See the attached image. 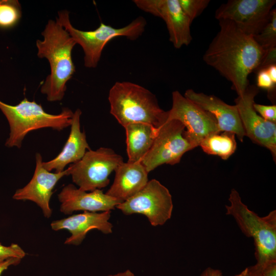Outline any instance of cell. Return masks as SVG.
Here are the masks:
<instances>
[{
  "instance_id": "6da1fadb",
  "label": "cell",
  "mask_w": 276,
  "mask_h": 276,
  "mask_svg": "<svg viewBox=\"0 0 276 276\" xmlns=\"http://www.w3.org/2000/svg\"><path fill=\"white\" fill-rule=\"evenodd\" d=\"M219 21L220 30L203 60L229 81L238 96H242L249 85L248 75L256 71L265 51L252 36L243 32L233 22Z\"/></svg>"
},
{
  "instance_id": "83f0119b",
  "label": "cell",
  "mask_w": 276,
  "mask_h": 276,
  "mask_svg": "<svg viewBox=\"0 0 276 276\" xmlns=\"http://www.w3.org/2000/svg\"><path fill=\"white\" fill-rule=\"evenodd\" d=\"M276 47L265 51L262 60L255 72L263 69H266L269 66L276 64Z\"/></svg>"
},
{
  "instance_id": "8fae6325",
  "label": "cell",
  "mask_w": 276,
  "mask_h": 276,
  "mask_svg": "<svg viewBox=\"0 0 276 276\" xmlns=\"http://www.w3.org/2000/svg\"><path fill=\"white\" fill-rule=\"evenodd\" d=\"M275 3V0H229L216 10L215 18L229 20L254 37L268 22Z\"/></svg>"
},
{
  "instance_id": "9c48e42d",
  "label": "cell",
  "mask_w": 276,
  "mask_h": 276,
  "mask_svg": "<svg viewBox=\"0 0 276 276\" xmlns=\"http://www.w3.org/2000/svg\"><path fill=\"white\" fill-rule=\"evenodd\" d=\"M193 149L186 137L185 126L172 120L158 128L151 148L141 162L149 173L162 165L179 163L183 155Z\"/></svg>"
},
{
  "instance_id": "9a60e30c",
  "label": "cell",
  "mask_w": 276,
  "mask_h": 276,
  "mask_svg": "<svg viewBox=\"0 0 276 276\" xmlns=\"http://www.w3.org/2000/svg\"><path fill=\"white\" fill-rule=\"evenodd\" d=\"M60 210L64 214L74 211H111L122 201L104 193L101 189L87 192L73 184L64 186L58 195Z\"/></svg>"
},
{
  "instance_id": "4dcf8cb0",
  "label": "cell",
  "mask_w": 276,
  "mask_h": 276,
  "mask_svg": "<svg viewBox=\"0 0 276 276\" xmlns=\"http://www.w3.org/2000/svg\"><path fill=\"white\" fill-rule=\"evenodd\" d=\"M199 276H222V274L219 269L208 267L201 272Z\"/></svg>"
},
{
  "instance_id": "f546056e",
  "label": "cell",
  "mask_w": 276,
  "mask_h": 276,
  "mask_svg": "<svg viewBox=\"0 0 276 276\" xmlns=\"http://www.w3.org/2000/svg\"><path fill=\"white\" fill-rule=\"evenodd\" d=\"M21 259L18 258H10L0 263V276L2 273L11 265H16L20 262Z\"/></svg>"
},
{
  "instance_id": "277c9868",
  "label": "cell",
  "mask_w": 276,
  "mask_h": 276,
  "mask_svg": "<svg viewBox=\"0 0 276 276\" xmlns=\"http://www.w3.org/2000/svg\"><path fill=\"white\" fill-rule=\"evenodd\" d=\"M110 112L123 127L136 123L159 128L167 120L168 111L162 109L155 96L139 84L117 82L109 91Z\"/></svg>"
},
{
  "instance_id": "836d02e7",
  "label": "cell",
  "mask_w": 276,
  "mask_h": 276,
  "mask_svg": "<svg viewBox=\"0 0 276 276\" xmlns=\"http://www.w3.org/2000/svg\"><path fill=\"white\" fill-rule=\"evenodd\" d=\"M234 276H251V275H250L248 273L246 268H245L241 273H239L238 274H236L235 275H234Z\"/></svg>"
},
{
  "instance_id": "30bf717a",
  "label": "cell",
  "mask_w": 276,
  "mask_h": 276,
  "mask_svg": "<svg viewBox=\"0 0 276 276\" xmlns=\"http://www.w3.org/2000/svg\"><path fill=\"white\" fill-rule=\"evenodd\" d=\"M172 105L168 111L167 121L176 120L185 127L186 135L194 148L207 136L220 132L214 116L182 95L178 91L172 94ZM166 121V122H167Z\"/></svg>"
},
{
  "instance_id": "d6a6232c",
  "label": "cell",
  "mask_w": 276,
  "mask_h": 276,
  "mask_svg": "<svg viewBox=\"0 0 276 276\" xmlns=\"http://www.w3.org/2000/svg\"><path fill=\"white\" fill-rule=\"evenodd\" d=\"M108 276H135L134 274L129 269L116 274H109Z\"/></svg>"
},
{
  "instance_id": "5b68a950",
  "label": "cell",
  "mask_w": 276,
  "mask_h": 276,
  "mask_svg": "<svg viewBox=\"0 0 276 276\" xmlns=\"http://www.w3.org/2000/svg\"><path fill=\"white\" fill-rule=\"evenodd\" d=\"M0 110L6 117L10 127L5 146L20 148L26 135L30 131L43 128L61 131L71 126L74 112L63 108L57 114L44 111L40 104L24 98L18 104L12 105L0 100Z\"/></svg>"
},
{
  "instance_id": "4fadbf2b",
  "label": "cell",
  "mask_w": 276,
  "mask_h": 276,
  "mask_svg": "<svg viewBox=\"0 0 276 276\" xmlns=\"http://www.w3.org/2000/svg\"><path fill=\"white\" fill-rule=\"evenodd\" d=\"M133 3L142 11L164 20L169 40L175 48L190 43L192 22L182 10L178 0H134Z\"/></svg>"
},
{
  "instance_id": "ac0fdd59",
  "label": "cell",
  "mask_w": 276,
  "mask_h": 276,
  "mask_svg": "<svg viewBox=\"0 0 276 276\" xmlns=\"http://www.w3.org/2000/svg\"><path fill=\"white\" fill-rule=\"evenodd\" d=\"M81 113L80 109H77L74 112L70 135L61 151L52 160L42 162L43 167L48 171L61 172L67 165L78 162L87 150L90 149L85 131L80 129Z\"/></svg>"
},
{
  "instance_id": "4316f807",
  "label": "cell",
  "mask_w": 276,
  "mask_h": 276,
  "mask_svg": "<svg viewBox=\"0 0 276 276\" xmlns=\"http://www.w3.org/2000/svg\"><path fill=\"white\" fill-rule=\"evenodd\" d=\"M275 84L272 81L266 69L261 70L257 72V85L258 87L270 91L275 88Z\"/></svg>"
},
{
  "instance_id": "d6986e66",
  "label": "cell",
  "mask_w": 276,
  "mask_h": 276,
  "mask_svg": "<svg viewBox=\"0 0 276 276\" xmlns=\"http://www.w3.org/2000/svg\"><path fill=\"white\" fill-rule=\"evenodd\" d=\"M114 172V181L105 193L122 202L139 192L149 181V173L141 162H123Z\"/></svg>"
},
{
  "instance_id": "7402d4cb",
  "label": "cell",
  "mask_w": 276,
  "mask_h": 276,
  "mask_svg": "<svg viewBox=\"0 0 276 276\" xmlns=\"http://www.w3.org/2000/svg\"><path fill=\"white\" fill-rule=\"evenodd\" d=\"M21 16V7L16 0L0 1V27L9 28L14 26Z\"/></svg>"
},
{
  "instance_id": "52a82bcc",
  "label": "cell",
  "mask_w": 276,
  "mask_h": 276,
  "mask_svg": "<svg viewBox=\"0 0 276 276\" xmlns=\"http://www.w3.org/2000/svg\"><path fill=\"white\" fill-rule=\"evenodd\" d=\"M123 162V157L110 148L90 149L68 167L69 175L80 189L91 192L107 186L109 176Z\"/></svg>"
},
{
  "instance_id": "f1b7e54d",
  "label": "cell",
  "mask_w": 276,
  "mask_h": 276,
  "mask_svg": "<svg viewBox=\"0 0 276 276\" xmlns=\"http://www.w3.org/2000/svg\"><path fill=\"white\" fill-rule=\"evenodd\" d=\"M249 274L251 276H276V263L268 265L256 273Z\"/></svg>"
},
{
  "instance_id": "1f68e13d",
  "label": "cell",
  "mask_w": 276,
  "mask_h": 276,
  "mask_svg": "<svg viewBox=\"0 0 276 276\" xmlns=\"http://www.w3.org/2000/svg\"><path fill=\"white\" fill-rule=\"evenodd\" d=\"M273 82L276 84V64H272L266 68Z\"/></svg>"
},
{
  "instance_id": "5bb4252c",
  "label": "cell",
  "mask_w": 276,
  "mask_h": 276,
  "mask_svg": "<svg viewBox=\"0 0 276 276\" xmlns=\"http://www.w3.org/2000/svg\"><path fill=\"white\" fill-rule=\"evenodd\" d=\"M36 166L32 179L24 187L16 191L13 198L18 200H30L39 206L44 216L49 218L52 210L50 201L53 189L63 176L69 175L68 169L61 172L52 173L44 168L42 158L39 153L35 154Z\"/></svg>"
},
{
  "instance_id": "ffe728a7",
  "label": "cell",
  "mask_w": 276,
  "mask_h": 276,
  "mask_svg": "<svg viewBox=\"0 0 276 276\" xmlns=\"http://www.w3.org/2000/svg\"><path fill=\"white\" fill-rule=\"evenodd\" d=\"M128 162H141L151 148L158 128L142 123L124 127Z\"/></svg>"
},
{
  "instance_id": "44dd1931",
  "label": "cell",
  "mask_w": 276,
  "mask_h": 276,
  "mask_svg": "<svg viewBox=\"0 0 276 276\" xmlns=\"http://www.w3.org/2000/svg\"><path fill=\"white\" fill-rule=\"evenodd\" d=\"M235 135L227 131L213 133L203 139L199 146L208 154L217 155L226 160L237 149Z\"/></svg>"
},
{
  "instance_id": "484cf974",
  "label": "cell",
  "mask_w": 276,
  "mask_h": 276,
  "mask_svg": "<svg viewBox=\"0 0 276 276\" xmlns=\"http://www.w3.org/2000/svg\"><path fill=\"white\" fill-rule=\"evenodd\" d=\"M253 107L255 111L266 121L276 122V106L264 105L254 103Z\"/></svg>"
},
{
  "instance_id": "e0dca14e",
  "label": "cell",
  "mask_w": 276,
  "mask_h": 276,
  "mask_svg": "<svg viewBox=\"0 0 276 276\" xmlns=\"http://www.w3.org/2000/svg\"><path fill=\"white\" fill-rule=\"evenodd\" d=\"M184 96L211 113L216 120L220 132H232L243 142L246 135L235 105H229L214 95L197 93L192 89L187 90Z\"/></svg>"
},
{
  "instance_id": "ba28073f",
  "label": "cell",
  "mask_w": 276,
  "mask_h": 276,
  "mask_svg": "<svg viewBox=\"0 0 276 276\" xmlns=\"http://www.w3.org/2000/svg\"><path fill=\"white\" fill-rule=\"evenodd\" d=\"M116 208L123 214L146 216L151 225H164L172 216L173 204L169 190L152 179L134 195L120 203Z\"/></svg>"
},
{
  "instance_id": "7a4b0ae2",
  "label": "cell",
  "mask_w": 276,
  "mask_h": 276,
  "mask_svg": "<svg viewBox=\"0 0 276 276\" xmlns=\"http://www.w3.org/2000/svg\"><path fill=\"white\" fill-rule=\"evenodd\" d=\"M41 34L43 40L36 42L37 56L48 59L51 72L40 90L46 95L48 101H61L66 89V84L75 72L72 52L76 43L58 21L51 19Z\"/></svg>"
},
{
  "instance_id": "cb8c5ba5",
  "label": "cell",
  "mask_w": 276,
  "mask_h": 276,
  "mask_svg": "<svg viewBox=\"0 0 276 276\" xmlns=\"http://www.w3.org/2000/svg\"><path fill=\"white\" fill-rule=\"evenodd\" d=\"M183 12L191 22L207 7L209 0H178Z\"/></svg>"
},
{
  "instance_id": "603a6c76",
  "label": "cell",
  "mask_w": 276,
  "mask_h": 276,
  "mask_svg": "<svg viewBox=\"0 0 276 276\" xmlns=\"http://www.w3.org/2000/svg\"><path fill=\"white\" fill-rule=\"evenodd\" d=\"M257 43L264 51L276 47V10H271L269 19L261 30L254 36Z\"/></svg>"
},
{
  "instance_id": "d4e9b609",
  "label": "cell",
  "mask_w": 276,
  "mask_h": 276,
  "mask_svg": "<svg viewBox=\"0 0 276 276\" xmlns=\"http://www.w3.org/2000/svg\"><path fill=\"white\" fill-rule=\"evenodd\" d=\"M25 255L26 252L18 244L6 246L0 243V263L12 258L21 259Z\"/></svg>"
},
{
  "instance_id": "3957f363",
  "label": "cell",
  "mask_w": 276,
  "mask_h": 276,
  "mask_svg": "<svg viewBox=\"0 0 276 276\" xmlns=\"http://www.w3.org/2000/svg\"><path fill=\"white\" fill-rule=\"evenodd\" d=\"M225 205L226 214L233 217L242 232L252 238L255 246V265L246 268L250 274L257 273L276 263V211L260 217L241 200L239 193L233 189Z\"/></svg>"
},
{
  "instance_id": "2e32d148",
  "label": "cell",
  "mask_w": 276,
  "mask_h": 276,
  "mask_svg": "<svg viewBox=\"0 0 276 276\" xmlns=\"http://www.w3.org/2000/svg\"><path fill=\"white\" fill-rule=\"evenodd\" d=\"M111 211L94 212L84 211L67 218L53 221L51 226L54 231L66 229L71 234L65 241L68 245H80L87 233L92 229H97L105 234L112 232L113 225L109 221Z\"/></svg>"
},
{
  "instance_id": "8992f818",
  "label": "cell",
  "mask_w": 276,
  "mask_h": 276,
  "mask_svg": "<svg viewBox=\"0 0 276 276\" xmlns=\"http://www.w3.org/2000/svg\"><path fill=\"white\" fill-rule=\"evenodd\" d=\"M58 15L56 21L69 33L76 44L82 47L84 54V64L88 68L97 67L103 50L109 41L119 36L135 40L142 35L147 24L145 19L140 16L121 28H115L101 22L96 30L86 31L73 26L68 11H60Z\"/></svg>"
},
{
  "instance_id": "7c38bea8",
  "label": "cell",
  "mask_w": 276,
  "mask_h": 276,
  "mask_svg": "<svg viewBox=\"0 0 276 276\" xmlns=\"http://www.w3.org/2000/svg\"><path fill=\"white\" fill-rule=\"evenodd\" d=\"M255 86L248 85L242 96L235 99L246 136L254 143L268 149L276 157V124L265 120L255 111L253 104L258 93Z\"/></svg>"
}]
</instances>
